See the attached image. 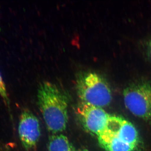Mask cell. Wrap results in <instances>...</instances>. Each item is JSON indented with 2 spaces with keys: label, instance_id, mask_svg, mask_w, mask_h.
<instances>
[{
  "label": "cell",
  "instance_id": "obj_6",
  "mask_svg": "<svg viewBox=\"0 0 151 151\" xmlns=\"http://www.w3.org/2000/svg\"><path fill=\"white\" fill-rule=\"evenodd\" d=\"M105 129L115 134L123 142L137 146L139 137L134 125L125 119L116 116H110Z\"/></svg>",
  "mask_w": 151,
  "mask_h": 151
},
{
  "label": "cell",
  "instance_id": "obj_10",
  "mask_svg": "<svg viewBox=\"0 0 151 151\" xmlns=\"http://www.w3.org/2000/svg\"><path fill=\"white\" fill-rule=\"evenodd\" d=\"M148 53L150 57L151 58V40L149 42L148 46Z\"/></svg>",
  "mask_w": 151,
  "mask_h": 151
},
{
  "label": "cell",
  "instance_id": "obj_12",
  "mask_svg": "<svg viewBox=\"0 0 151 151\" xmlns=\"http://www.w3.org/2000/svg\"><path fill=\"white\" fill-rule=\"evenodd\" d=\"M77 151H89L88 150H86V149H84V150H79Z\"/></svg>",
  "mask_w": 151,
  "mask_h": 151
},
{
  "label": "cell",
  "instance_id": "obj_11",
  "mask_svg": "<svg viewBox=\"0 0 151 151\" xmlns=\"http://www.w3.org/2000/svg\"><path fill=\"white\" fill-rule=\"evenodd\" d=\"M2 151H11L10 150V149L9 148L6 147L5 149H4V150Z\"/></svg>",
  "mask_w": 151,
  "mask_h": 151
},
{
  "label": "cell",
  "instance_id": "obj_4",
  "mask_svg": "<svg viewBox=\"0 0 151 151\" xmlns=\"http://www.w3.org/2000/svg\"><path fill=\"white\" fill-rule=\"evenodd\" d=\"M77 112L85 129L97 136L106 129L111 116L102 108L81 102Z\"/></svg>",
  "mask_w": 151,
  "mask_h": 151
},
{
  "label": "cell",
  "instance_id": "obj_9",
  "mask_svg": "<svg viewBox=\"0 0 151 151\" xmlns=\"http://www.w3.org/2000/svg\"><path fill=\"white\" fill-rule=\"evenodd\" d=\"M0 95L3 98L6 105L8 106L9 108V100L7 93L5 84L3 81L1 74H0Z\"/></svg>",
  "mask_w": 151,
  "mask_h": 151
},
{
  "label": "cell",
  "instance_id": "obj_5",
  "mask_svg": "<svg viewBox=\"0 0 151 151\" xmlns=\"http://www.w3.org/2000/svg\"><path fill=\"white\" fill-rule=\"evenodd\" d=\"M18 133L22 145L25 150L34 147L40 138L41 130L38 119L30 111L22 113L19 122Z\"/></svg>",
  "mask_w": 151,
  "mask_h": 151
},
{
  "label": "cell",
  "instance_id": "obj_1",
  "mask_svg": "<svg viewBox=\"0 0 151 151\" xmlns=\"http://www.w3.org/2000/svg\"><path fill=\"white\" fill-rule=\"evenodd\" d=\"M38 104L47 127L54 134L65 131L68 122V99L56 84L44 81L37 92Z\"/></svg>",
  "mask_w": 151,
  "mask_h": 151
},
{
  "label": "cell",
  "instance_id": "obj_8",
  "mask_svg": "<svg viewBox=\"0 0 151 151\" xmlns=\"http://www.w3.org/2000/svg\"><path fill=\"white\" fill-rule=\"evenodd\" d=\"M49 151H77L66 136L54 134L50 136L48 143Z\"/></svg>",
  "mask_w": 151,
  "mask_h": 151
},
{
  "label": "cell",
  "instance_id": "obj_3",
  "mask_svg": "<svg viewBox=\"0 0 151 151\" xmlns=\"http://www.w3.org/2000/svg\"><path fill=\"white\" fill-rule=\"evenodd\" d=\"M126 107L134 116L151 121V86L147 83L131 84L124 91Z\"/></svg>",
  "mask_w": 151,
  "mask_h": 151
},
{
  "label": "cell",
  "instance_id": "obj_7",
  "mask_svg": "<svg viewBox=\"0 0 151 151\" xmlns=\"http://www.w3.org/2000/svg\"><path fill=\"white\" fill-rule=\"evenodd\" d=\"M97 137L100 146L107 151H134L137 147L123 142L108 130L105 129Z\"/></svg>",
  "mask_w": 151,
  "mask_h": 151
},
{
  "label": "cell",
  "instance_id": "obj_2",
  "mask_svg": "<svg viewBox=\"0 0 151 151\" xmlns=\"http://www.w3.org/2000/svg\"><path fill=\"white\" fill-rule=\"evenodd\" d=\"M76 85L81 103L102 108L111 103V88L105 78L99 73L90 70L81 71L76 76Z\"/></svg>",
  "mask_w": 151,
  "mask_h": 151
}]
</instances>
